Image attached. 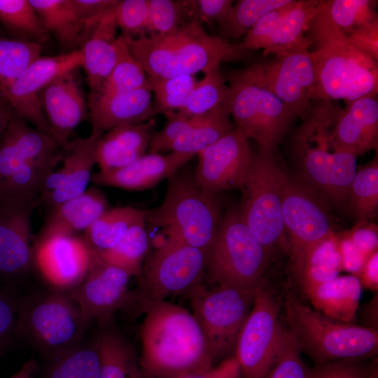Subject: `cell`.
I'll use <instances>...</instances> for the list:
<instances>
[{"label":"cell","mask_w":378,"mask_h":378,"mask_svg":"<svg viewBox=\"0 0 378 378\" xmlns=\"http://www.w3.org/2000/svg\"><path fill=\"white\" fill-rule=\"evenodd\" d=\"M108 207L104 194L90 187L80 195L50 209L37 237L83 232Z\"/></svg>","instance_id":"obj_29"},{"label":"cell","mask_w":378,"mask_h":378,"mask_svg":"<svg viewBox=\"0 0 378 378\" xmlns=\"http://www.w3.org/2000/svg\"><path fill=\"white\" fill-rule=\"evenodd\" d=\"M341 108L330 100H318L295 130L291 154L297 178L335 205H346L356 173L355 155L335 150L331 130Z\"/></svg>","instance_id":"obj_4"},{"label":"cell","mask_w":378,"mask_h":378,"mask_svg":"<svg viewBox=\"0 0 378 378\" xmlns=\"http://www.w3.org/2000/svg\"><path fill=\"white\" fill-rule=\"evenodd\" d=\"M76 69L55 78L38 93L50 136L62 147L72 132L89 118L88 104Z\"/></svg>","instance_id":"obj_23"},{"label":"cell","mask_w":378,"mask_h":378,"mask_svg":"<svg viewBox=\"0 0 378 378\" xmlns=\"http://www.w3.org/2000/svg\"><path fill=\"white\" fill-rule=\"evenodd\" d=\"M342 258V271L358 276L366 258L352 243L347 230L336 232Z\"/></svg>","instance_id":"obj_57"},{"label":"cell","mask_w":378,"mask_h":378,"mask_svg":"<svg viewBox=\"0 0 378 378\" xmlns=\"http://www.w3.org/2000/svg\"><path fill=\"white\" fill-rule=\"evenodd\" d=\"M115 7L102 18L80 48L83 54L82 67L87 75L90 92H96L101 88L117 61V31L119 27Z\"/></svg>","instance_id":"obj_30"},{"label":"cell","mask_w":378,"mask_h":378,"mask_svg":"<svg viewBox=\"0 0 378 378\" xmlns=\"http://www.w3.org/2000/svg\"><path fill=\"white\" fill-rule=\"evenodd\" d=\"M275 155L276 152H259L255 156L238 209L243 221L270 255L276 251H288L282 216V191L288 175Z\"/></svg>","instance_id":"obj_10"},{"label":"cell","mask_w":378,"mask_h":378,"mask_svg":"<svg viewBox=\"0 0 378 378\" xmlns=\"http://www.w3.org/2000/svg\"><path fill=\"white\" fill-rule=\"evenodd\" d=\"M227 75L267 89L302 120L312 106L315 69L309 50L253 64Z\"/></svg>","instance_id":"obj_16"},{"label":"cell","mask_w":378,"mask_h":378,"mask_svg":"<svg viewBox=\"0 0 378 378\" xmlns=\"http://www.w3.org/2000/svg\"><path fill=\"white\" fill-rule=\"evenodd\" d=\"M122 36L148 78L154 79L195 76L223 62L246 59L253 52L242 42L230 43L209 34L196 21L187 22L167 34L138 38Z\"/></svg>","instance_id":"obj_3"},{"label":"cell","mask_w":378,"mask_h":378,"mask_svg":"<svg viewBox=\"0 0 378 378\" xmlns=\"http://www.w3.org/2000/svg\"><path fill=\"white\" fill-rule=\"evenodd\" d=\"M279 307L274 293L261 284L235 346L241 378H265L273 365L286 330L279 318Z\"/></svg>","instance_id":"obj_15"},{"label":"cell","mask_w":378,"mask_h":378,"mask_svg":"<svg viewBox=\"0 0 378 378\" xmlns=\"http://www.w3.org/2000/svg\"><path fill=\"white\" fill-rule=\"evenodd\" d=\"M82 28L83 44L88 38L102 18L118 4V0H71Z\"/></svg>","instance_id":"obj_51"},{"label":"cell","mask_w":378,"mask_h":378,"mask_svg":"<svg viewBox=\"0 0 378 378\" xmlns=\"http://www.w3.org/2000/svg\"><path fill=\"white\" fill-rule=\"evenodd\" d=\"M321 2L332 22L346 36L378 20L374 8L377 3L374 1L322 0Z\"/></svg>","instance_id":"obj_45"},{"label":"cell","mask_w":378,"mask_h":378,"mask_svg":"<svg viewBox=\"0 0 378 378\" xmlns=\"http://www.w3.org/2000/svg\"><path fill=\"white\" fill-rule=\"evenodd\" d=\"M305 34L314 48L310 51L315 69L312 101L342 99L349 103L377 95V62L349 43L321 1Z\"/></svg>","instance_id":"obj_2"},{"label":"cell","mask_w":378,"mask_h":378,"mask_svg":"<svg viewBox=\"0 0 378 378\" xmlns=\"http://www.w3.org/2000/svg\"><path fill=\"white\" fill-rule=\"evenodd\" d=\"M43 27L69 52L83 44L82 25L71 0H29Z\"/></svg>","instance_id":"obj_33"},{"label":"cell","mask_w":378,"mask_h":378,"mask_svg":"<svg viewBox=\"0 0 378 378\" xmlns=\"http://www.w3.org/2000/svg\"><path fill=\"white\" fill-rule=\"evenodd\" d=\"M168 378H241V372L233 356L206 371Z\"/></svg>","instance_id":"obj_58"},{"label":"cell","mask_w":378,"mask_h":378,"mask_svg":"<svg viewBox=\"0 0 378 378\" xmlns=\"http://www.w3.org/2000/svg\"><path fill=\"white\" fill-rule=\"evenodd\" d=\"M197 155L194 176L204 191L214 195L231 189L242 191L252 172L255 155L248 139L236 127Z\"/></svg>","instance_id":"obj_18"},{"label":"cell","mask_w":378,"mask_h":378,"mask_svg":"<svg viewBox=\"0 0 378 378\" xmlns=\"http://www.w3.org/2000/svg\"><path fill=\"white\" fill-rule=\"evenodd\" d=\"M329 202L309 185L288 176L282 191V216L295 275L307 251L336 232Z\"/></svg>","instance_id":"obj_14"},{"label":"cell","mask_w":378,"mask_h":378,"mask_svg":"<svg viewBox=\"0 0 378 378\" xmlns=\"http://www.w3.org/2000/svg\"><path fill=\"white\" fill-rule=\"evenodd\" d=\"M15 113L6 99L0 93V136Z\"/></svg>","instance_id":"obj_60"},{"label":"cell","mask_w":378,"mask_h":378,"mask_svg":"<svg viewBox=\"0 0 378 378\" xmlns=\"http://www.w3.org/2000/svg\"><path fill=\"white\" fill-rule=\"evenodd\" d=\"M318 4L315 0H292L269 12L246 34L244 46L248 50L262 49L265 55L273 53L276 57L309 50L311 43L305 32Z\"/></svg>","instance_id":"obj_17"},{"label":"cell","mask_w":378,"mask_h":378,"mask_svg":"<svg viewBox=\"0 0 378 378\" xmlns=\"http://www.w3.org/2000/svg\"><path fill=\"white\" fill-rule=\"evenodd\" d=\"M349 43L372 60L378 61V20L346 36Z\"/></svg>","instance_id":"obj_56"},{"label":"cell","mask_w":378,"mask_h":378,"mask_svg":"<svg viewBox=\"0 0 378 378\" xmlns=\"http://www.w3.org/2000/svg\"><path fill=\"white\" fill-rule=\"evenodd\" d=\"M257 288L217 286L207 289L202 283L186 293L214 362L235 349Z\"/></svg>","instance_id":"obj_12"},{"label":"cell","mask_w":378,"mask_h":378,"mask_svg":"<svg viewBox=\"0 0 378 378\" xmlns=\"http://www.w3.org/2000/svg\"><path fill=\"white\" fill-rule=\"evenodd\" d=\"M335 150L358 157L378 146L377 95L365 96L341 108L331 130Z\"/></svg>","instance_id":"obj_26"},{"label":"cell","mask_w":378,"mask_h":378,"mask_svg":"<svg viewBox=\"0 0 378 378\" xmlns=\"http://www.w3.org/2000/svg\"><path fill=\"white\" fill-rule=\"evenodd\" d=\"M95 251L78 234L37 237L33 244L34 265L54 289L69 290L88 271Z\"/></svg>","instance_id":"obj_21"},{"label":"cell","mask_w":378,"mask_h":378,"mask_svg":"<svg viewBox=\"0 0 378 378\" xmlns=\"http://www.w3.org/2000/svg\"><path fill=\"white\" fill-rule=\"evenodd\" d=\"M292 0H239L233 4L225 22L219 27L218 37L226 41L246 34L267 13L286 6Z\"/></svg>","instance_id":"obj_43"},{"label":"cell","mask_w":378,"mask_h":378,"mask_svg":"<svg viewBox=\"0 0 378 378\" xmlns=\"http://www.w3.org/2000/svg\"><path fill=\"white\" fill-rule=\"evenodd\" d=\"M189 21L190 20L186 1L148 0L146 36L172 33Z\"/></svg>","instance_id":"obj_47"},{"label":"cell","mask_w":378,"mask_h":378,"mask_svg":"<svg viewBox=\"0 0 378 378\" xmlns=\"http://www.w3.org/2000/svg\"><path fill=\"white\" fill-rule=\"evenodd\" d=\"M94 341L100 358L99 378H143L139 358L119 332L105 328Z\"/></svg>","instance_id":"obj_32"},{"label":"cell","mask_w":378,"mask_h":378,"mask_svg":"<svg viewBox=\"0 0 378 378\" xmlns=\"http://www.w3.org/2000/svg\"><path fill=\"white\" fill-rule=\"evenodd\" d=\"M347 232L355 247L366 259L378 251V228L374 223H356Z\"/></svg>","instance_id":"obj_55"},{"label":"cell","mask_w":378,"mask_h":378,"mask_svg":"<svg viewBox=\"0 0 378 378\" xmlns=\"http://www.w3.org/2000/svg\"><path fill=\"white\" fill-rule=\"evenodd\" d=\"M225 104L195 117L193 125L169 148L168 152L196 155L231 132L235 127Z\"/></svg>","instance_id":"obj_34"},{"label":"cell","mask_w":378,"mask_h":378,"mask_svg":"<svg viewBox=\"0 0 378 378\" xmlns=\"http://www.w3.org/2000/svg\"><path fill=\"white\" fill-rule=\"evenodd\" d=\"M206 253L167 239L159 245L142 269L138 286L130 291L127 304L142 311L170 295L187 293L202 284L206 275Z\"/></svg>","instance_id":"obj_11"},{"label":"cell","mask_w":378,"mask_h":378,"mask_svg":"<svg viewBox=\"0 0 378 378\" xmlns=\"http://www.w3.org/2000/svg\"><path fill=\"white\" fill-rule=\"evenodd\" d=\"M221 219L217 195L204 191L196 183L194 172L182 167L168 178L162 203L147 211L146 221L161 227L167 239L207 253Z\"/></svg>","instance_id":"obj_6"},{"label":"cell","mask_w":378,"mask_h":378,"mask_svg":"<svg viewBox=\"0 0 378 378\" xmlns=\"http://www.w3.org/2000/svg\"><path fill=\"white\" fill-rule=\"evenodd\" d=\"M0 24L13 38L41 44L50 36L29 0H0Z\"/></svg>","instance_id":"obj_37"},{"label":"cell","mask_w":378,"mask_h":378,"mask_svg":"<svg viewBox=\"0 0 378 378\" xmlns=\"http://www.w3.org/2000/svg\"><path fill=\"white\" fill-rule=\"evenodd\" d=\"M357 276L362 287L371 290H378V251L366 259Z\"/></svg>","instance_id":"obj_59"},{"label":"cell","mask_w":378,"mask_h":378,"mask_svg":"<svg viewBox=\"0 0 378 378\" xmlns=\"http://www.w3.org/2000/svg\"><path fill=\"white\" fill-rule=\"evenodd\" d=\"M20 301L0 290V358L18 337L17 320Z\"/></svg>","instance_id":"obj_53"},{"label":"cell","mask_w":378,"mask_h":378,"mask_svg":"<svg viewBox=\"0 0 378 378\" xmlns=\"http://www.w3.org/2000/svg\"><path fill=\"white\" fill-rule=\"evenodd\" d=\"M348 209L356 223L370 222L378 211V159L376 155L358 170L347 197Z\"/></svg>","instance_id":"obj_38"},{"label":"cell","mask_w":378,"mask_h":378,"mask_svg":"<svg viewBox=\"0 0 378 378\" xmlns=\"http://www.w3.org/2000/svg\"><path fill=\"white\" fill-rule=\"evenodd\" d=\"M41 44L0 36V92L41 57Z\"/></svg>","instance_id":"obj_44"},{"label":"cell","mask_w":378,"mask_h":378,"mask_svg":"<svg viewBox=\"0 0 378 378\" xmlns=\"http://www.w3.org/2000/svg\"><path fill=\"white\" fill-rule=\"evenodd\" d=\"M364 378H378V367L377 361L368 366Z\"/></svg>","instance_id":"obj_62"},{"label":"cell","mask_w":378,"mask_h":378,"mask_svg":"<svg viewBox=\"0 0 378 378\" xmlns=\"http://www.w3.org/2000/svg\"><path fill=\"white\" fill-rule=\"evenodd\" d=\"M48 134L15 115L0 136V202L39 204L49 174L62 158Z\"/></svg>","instance_id":"obj_5"},{"label":"cell","mask_w":378,"mask_h":378,"mask_svg":"<svg viewBox=\"0 0 378 378\" xmlns=\"http://www.w3.org/2000/svg\"><path fill=\"white\" fill-rule=\"evenodd\" d=\"M131 276L125 270L104 262L95 251L85 276L66 292L89 326L94 321L106 324L115 312L127 305Z\"/></svg>","instance_id":"obj_19"},{"label":"cell","mask_w":378,"mask_h":378,"mask_svg":"<svg viewBox=\"0 0 378 378\" xmlns=\"http://www.w3.org/2000/svg\"><path fill=\"white\" fill-rule=\"evenodd\" d=\"M368 367L360 359H344L317 364L312 378H364Z\"/></svg>","instance_id":"obj_54"},{"label":"cell","mask_w":378,"mask_h":378,"mask_svg":"<svg viewBox=\"0 0 378 378\" xmlns=\"http://www.w3.org/2000/svg\"><path fill=\"white\" fill-rule=\"evenodd\" d=\"M302 351L292 334L286 329L276 358L265 378H312Z\"/></svg>","instance_id":"obj_48"},{"label":"cell","mask_w":378,"mask_h":378,"mask_svg":"<svg viewBox=\"0 0 378 378\" xmlns=\"http://www.w3.org/2000/svg\"><path fill=\"white\" fill-rule=\"evenodd\" d=\"M270 257L239 210L231 209L222 218L207 252L206 274L217 286L256 288L264 282Z\"/></svg>","instance_id":"obj_9"},{"label":"cell","mask_w":378,"mask_h":378,"mask_svg":"<svg viewBox=\"0 0 378 378\" xmlns=\"http://www.w3.org/2000/svg\"><path fill=\"white\" fill-rule=\"evenodd\" d=\"M88 104L91 134L98 136L118 126L146 122L158 114L150 89L90 92Z\"/></svg>","instance_id":"obj_25"},{"label":"cell","mask_w":378,"mask_h":378,"mask_svg":"<svg viewBox=\"0 0 378 378\" xmlns=\"http://www.w3.org/2000/svg\"><path fill=\"white\" fill-rule=\"evenodd\" d=\"M202 80L178 111L190 118L202 116L217 106L225 104L229 93V86L220 71L215 66L204 73Z\"/></svg>","instance_id":"obj_42"},{"label":"cell","mask_w":378,"mask_h":378,"mask_svg":"<svg viewBox=\"0 0 378 378\" xmlns=\"http://www.w3.org/2000/svg\"><path fill=\"white\" fill-rule=\"evenodd\" d=\"M342 271L341 254L335 232L307 251L295 276L304 291L336 278Z\"/></svg>","instance_id":"obj_35"},{"label":"cell","mask_w":378,"mask_h":378,"mask_svg":"<svg viewBox=\"0 0 378 378\" xmlns=\"http://www.w3.org/2000/svg\"><path fill=\"white\" fill-rule=\"evenodd\" d=\"M362 288L358 276L347 274L338 276L304 292L316 311L332 319L354 323Z\"/></svg>","instance_id":"obj_31"},{"label":"cell","mask_w":378,"mask_h":378,"mask_svg":"<svg viewBox=\"0 0 378 378\" xmlns=\"http://www.w3.org/2000/svg\"><path fill=\"white\" fill-rule=\"evenodd\" d=\"M37 204L0 202V276H18L34 265L31 217Z\"/></svg>","instance_id":"obj_24"},{"label":"cell","mask_w":378,"mask_h":378,"mask_svg":"<svg viewBox=\"0 0 378 378\" xmlns=\"http://www.w3.org/2000/svg\"><path fill=\"white\" fill-rule=\"evenodd\" d=\"M139 365L143 378H168L206 371L214 367L202 329L183 307L157 302L143 311Z\"/></svg>","instance_id":"obj_1"},{"label":"cell","mask_w":378,"mask_h":378,"mask_svg":"<svg viewBox=\"0 0 378 378\" xmlns=\"http://www.w3.org/2000/svg\"><path fill=\"white\" fill-rule=\"evenodd\" d=\"M83 64V54L80 49L55 56H41L0 93L16 115L31 123L35 128L50 134L47 121L38 102V93L55 78L77 69Z\"/></svg>","instance_id":"obj_20"},{"label":"cell","mask_w":378,"mask_h":378,"mask_svg":"<svg viewBox=\"0 0 378 378\" xmlns=\"http://www.w3.org/2000/svg\"><path fill=\"white\" fill-rule=\"evenodd\" d=\"M284 315L301 351L317 364L361 359L377 353V330L332 319L290 293L285 297Z\"/></svg>","instance_id":"obj_7"},{"label":"cell","mask_w":378,"mask_h":378,"mask_svg":"<svg viewBox=\"0 0 378 378\" xmlns=\"http://www.w3.org/2000/svg\"><path fill=\"white\" fill-rule=\"evenodd\" d=\"M146 222L144 220L132 226L112 248L95 251L99 258L108 264L125 270L131 276H139L149 247Z\"/></svg>","instance_id":"obj_39"},{"label":"cell","mask_w":378,"mask_h":378,"mask_svg":"<svg viewBox=\"0 0 378 378\" xmlns=\"http://www.w3.org/2000/svg\"><path fill=\"white\" fill-rule=\"evenodd\" d=\"M167 120L163 128L153 134L149 144V153L168 152L169 147L193 125L195 118L179 111L165 114Z\"/></svg>","instance_id":"obj_50"},{"label":"cell","mask_w":378,"mask_h":378,"mask_svg":"<svg viewBox=\"0 0 378 378\" xmlns=\"http://www.w3.org/2000/svg\"><path fill=\"white\" fill-rule=\"evenodd\" d=\"M89 325L65 290L54 289L19 302L16 332L50 360L78 346Z\"/></svg>","instance_id":"obj_8"},{"label":"cell","mask_w":378,"mask_h":378,"mask_svg":"<svg viewBox=\"0 0 378 378\" xmlns=\"http://www.w3.org/2000/svg\"><path fill=\"white\" fill-rule=\"evenodd\" d=\"M100 136L90 133L62 147V164L48 176L39 203H44L50 209L87 190L97 164L96 147Z\"/></svg>","instance_id":"obj_22"},{"label":"cell","mask_w":378,"mask_h":378,"mask_svg":"<svg viewBox=\"0 0 378 378\" xmlns=\"http://www.w3.org/2000/svg\"><path fill=\"white\" fill-rule=\"evenodd\" d=\"M155 94V105L159 113L178 111L185 104L198 80L195 76L181 75L167 78H148Z\"/></svg>","instance_id":"obj_46"},{"label":"cell","mask_w":378,"mask_h":378,"mask_svg":"<svg viewBox=\"0 0 378 378\" xmlns=\"http://www.w3.org/2000/svg\"><path fill=\"white\" fill-rule=\"evenodd\" d=\"M147 211L132 206L108 209L84 232L83 238L96 251L109 249L132 226L146 220Z\"/></svg>","instance_id":"obj_36"},{"label":"cell","mask_w":378,"mask_h":378,"mask_svg":"<svg viewBox=\"0 0 378 378\" xmlns=\"http://www.w3.org/2000/svg\"><path fill=\"white\" fill-rule=\"evenodd\" d=\"M190 21L223 25L227 20L234 1L186 0Z\"/></svg>","instance_id":"obj_52"},{"label":"cell","mask_w":378,"mask_h":378,"mask_svg":"<svg viewBox=\"0 0 378 378\" xmlns=\"http://www.w3.org/2000/svg\"><path fill=\"white\" fill-rule=\"evenodd\" d=\"M194 155L177 152H170L167 155L146 154L123 168L93 173L91 181L96 185L126 190H148L174 175Z\"/></svg>","instance_id":"obj_27"},{"label":"cell","mask_w":378,"mask_h":378,"mask_svg":"<svg viewBox=\"0 0 378 378\" xmlns=\"http://www.w3.org/2000/svg\"><path fill=\"white\" fill-rule=\"evenodd\" d=\"M151 121L114 127L102 135L96 147V162L102 172L123 168L146 155L153 135Z\"/></svg>","instance_id":"obj_28"},{"label":"cell","mask_w":378,"mask_h":378,"mask_svg":"<svg viewBox=\"0 0 378 378\" xmlns=\"http://www.w3.org/2000/svg\"><path fill=\"white\" fill-rule=\"evenodd\" d=\"M229 93L225 105L247 139L259 152L274 153L297 117L294 111L267 89L227 75Z\"/></svg>","instance_id":"obj_13"},{"label":"cell","mask_w":378,"mask_h":378,"mask_svg":"<svg viewBox=\"0 0 378 378\" xmlns=\"http://www.w3.org/2000/svg\"><path fill=\"white\" fill-rule=\"evenodd\" d=\"M36 369V363L34 360L26 361L22 367L9 378H32Z\"/></svg>","instance_id":"obj_61"},{"label":"cell","mask_w":378,"mask_h":378,"mask_svg":"<svg viewBox=\"0 0 378 378\" xmlns=\"http://www.w3.org/2000/svg\"><path fill=\"white\" fill-rule=\"evenodd\" d=\"M114 12L122 35L132 38L147 35L148 0L118 1Z\"/></svg>","instance_id":"obj_49"},{"label":"cell","mask_w":378,"mask_h":378,"mask_svg":"<svg viewBox=\"0 0 378 378\" xmlns=\"http://www.w3.org/2000/svg\"><path fill=\"white\" fill-rule=\"evenodd\" d=\"M43 378H99L100 358L94 340L50 360Z\"/></svg>","instance_id":"obj_40"},{"label":"cell","mask_w":378,"mask_h":378,"mask_svg":"<svg viewBox=\"0 0 378 378\" xmlns=\"http://www.w3.org/2000/svg\"><path fill=\"white\" fill-rule=\"evenodd\" d=\"M116 63L101 88L96 92H115L150 89L148 78L140 64L132 55L124 36L117 39Z\"/></svg>","instance_id":"obj_41"}]
</instances>
